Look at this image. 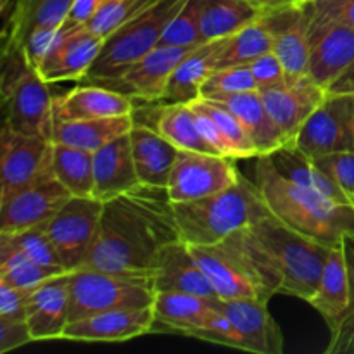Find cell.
I'll use <instances>...</instances> for the list:
<instances>
[{
    "mask_svg": "<svg viewBox=\"0 0 354 354\" xmlns=\"http://www.w3.org/2000/svg\"><path fill=\"white\" fill-rule=\"evenodd\" d=\"M268 161L272 162L273 168L287 178L289 182L296 185L306 187V189L317 190L324 194L328 199L335 201L341 204H353L348 194L342 192L334 180L328 178L324 173V169L311 159L310 156L304 154L303 151L296 147L294 144H286L282 147L275 149L273 152L266 154Z\"/></svg>",
    "mask_w": 354,
    "mask_h": 354,
    "instance_id": "cell-31",
    "label": "cell"
},
{
    "mask_svg": "<svg viewBox=\"0 0 354 354\" xmlns=\"http://www.w3.org/2000/svg\"><path fill=\"white\" fill-rule=\"evenodd\" d=\"M28 294H30V289H19V287L0 282V318L26 320Z\"/></svg>",
    "mask_w": 354,
    "mask_h": 354,
    "instance_id": "cell-47",
    "label": "cell"
},
{
    "mask_svg": "<svg viewBox=\"0 0 354 354\" xmlns=\"http://www.w3.org/2000/svg\"><path fill=\"white\" fill-rule=\"evenodd\" d=\"M327 92L337 95H354V62L327 86Z\"/></svg>",
    "mask_w": 354,
    "mask_h": 354,
    "instance_id": "cell-52",
    "label": "cell"
},
{
    "mask_svg": "<svg viewBox=\"0 0 354 354\" xmlns=\"http://www.w3.org/2000/svg\"><path fill=\"white\" fill-rule=\"evenodd\" d=\"M154 308L109 310L69 322L62 341L124 342L154 330Z\"/></svg>",
    "mask_w": 354,
    "mask_h": 354,
    "instance_id": "cell-20",
    "label": "cell"
},
{
    "mask_svg": "<svg viewBox=\"0 0 354 354\" xmlns=\"http://www.w3.org/2000/svg\"><path fill=\"white\" fill-rule=\"evenodd\" d=\"M106 0H73L64 24H88Z\"/></svg>",
    "mask_w": 354,
    "mask_h": 354,
    "instance_id": "cell-51",
    "label": "cell"
},
{
    "mask_svg": "<svg viewBox=\"0 0 354 354\" xmlns=\"http://www.w3.org/2000/svg\"><path fill=\"white\" fill-rule=\"evenodd\" d=\"M220 40L206 41L199 47L190 48L183 55L169 78L162 104H192L194 100L201 99L204 82L216 69Z\"/></svg>",
    "mask_w": 354,
    "mask_h": 354,
    "instance_id": "cell-30",
    "label": "cell"
},
{
    "mask_svg": "<svg viewBox=\"0 0 354 354\" xmlns=\"http://www.w3.org/2000/svg\"><path fill=\"white\" fill-rule=\"evenodd\" d=\"M218 306L220 299H209L189 292H156L152 304L156 324L189 337H194V334L204 327Z\"/></svg>",
    "mask_w": 354,
    "mask_h": 354,
    "instance_id": "cell-29",
    "label": "cell"
},
{
    "mask_svg": "<svg viewBox=\"0 0 354 354\" xmlns=\"http://www.w3.org/2000/svg\"><path fill=\"white\" fill-rule=\"evenodd\" d=\"M54 175L71 192L73 197H93L95 176H93V152L54 144L52 151Z\"/></svg>",
    "mask_w": 354,
    "mask_h": 354,
    "instance_id": "cell-37",
    "label": "cell"
},
{
    "mask_svg": "<svg viewBox=\"0 0 354 354\" xmlns=\"http://www.w3.org/2000/svg\"><path fill=\"white\" fill-rule=\"evenodd\" d=\"M6 121L12 130L52 140L54 97L38 69L28 66L17 78L2 85Z\"/></svg>",
    "mask_w": 354,
    "mask_h": 354,
    "instance_id": "cell-9",
    "label": "cell"
},
{
    "mask_svg": "<svg viewBox=\"0 0 354 354\" xmlns=\"http://www.w3.org/2000/svg\"><path fill=\"white\" fill-rule=\"evenodd\" d=\"M9 237L12 239L14 244H16L24 254H28L31 259L40 263V265L64 270L57 252H55L54 245H52L50 239H48L47 232H45V223L33 228H28V230L19 232V234L9 235Z\"/></svg>",
    "mask_w": 354,
    "mask_h": 354,
    "instance_id": "cell-43",
    "label": "cell"
},
{
    "mask_svg": "<svg viewBox=\"0 0 354 354\" xmlns=\"http://www.w3.org/2000/svg\"><path fill=\"white\" fill-rule=\"evenodd\" d=\"M263 12L249 0H203L201 33L204 41L220 40L254 23Z\"/></svg>",
    "mask_w": 354,
    "mask_h": 354,
    "instance_id": "cell-34",
    "label": "cell"
},
{
    "mask_svg": "<svg viewBox=\"0 0 354 354\" xmlns=\"http://www.w3.org/2000/svg\"><path fill=\"white\" fill-rule=\"evenodd\" d=\"M187 0H156L104 40L95 62L83 82L102 83L118 80L142 55L159 45L169 21Z\"/></svg>",
    "mask_w": 354,
    "mask_h": 354,
    "instance_id": "cell-5",
    "label": "cell"
},
{
    "mask_svg": "<svg viewBox=\"0 0 354 354\" xmlns=\"http://www.w3.org/2000/svg\"><path fill=\"white\" fill-rule=\"evenodd\" d=\"M133 124V114L95 118V120L57 121L54 124L52 142L95 152L106 144L113 142L114 138L130 133Z\"/></svg>",
    "mask_w": 354,
    "mask_h": 354,
    "instance_id": "cell-32",
    "label": "cell"
},
{
    "mask_svg": "<svg viewBox=\"0 0 354 354\" xmlns=\"http://www.w3.org/2000/svg\"><path fill=\"white\" fill-rule=\"evenodd\" d=\"M325 175L334 180L335 185L348 194L349 199L354 197V151L332 152L315 159Z\"/></svg>",
    "mask_w": 354,
    "mask_h": 354,
    "instance_id": "cell-45",
    "label": "cell"
},
{
    "mask_svg": "<svg viewBox=\"0 0 354 354\" xmlns=\"http://www.w3.org/2000/svg\"><path fill=\"white\" fill-rule=\"evenodd\" d=\"M130 142L135 169L142 185L166 189L180 149L166 140L158 130L140 123H135L131 128Z\"/></svg>",
    "mask_w": 354,
    "mask_h": 354,
    "instance_id": "cell-26",
    "label": "cell"
},
{
    "mask_svg": "<svg viewBox=\"0 0 354 354\" xmlns=\"http://www.w3.org/2000/svg\"><path fill=\"white\" fill-rule=\"evenodd\" d=\"M261 19L272 35V50L279 55L287 78L310 75L308 10L304 0L265 10Z\"/></svg>",
    "mask_w": 354,
    "mask_h": 354,
    "instance_id": "cell-18",
    "label": "cell"
},
{
    "mask_svg": "<svg viewBox=\"0 0 354 354\" xmlns=\"http://www.w3.org/2000/svg\"><path fill=\"white\" fill-rule=\"evenodd\" d=\"M102 211L104 203L97 197H71L45 223V232L66 272H75L86 261Z\"/></svg>",
    "mask_w": 354,
    "mask_h": 354,
    "instance_id": "cell-8",
    "label": "cell"
},
{
    "mask_svg": "<svg viewBox=\"0 0 354 354\" xmlns=\"http://www.w3.org/2000/svg\"><path fill=\"white\" fill-rule=\"evenodd\" d=\"M317 12L354 30V0H308Z\"/></svg>",
    "mask_w": 354,
    "mask_h": 354,
    "instance_id": "cell-50",
    "label": "cell"
},
{
    "mask_svg": "<svg viewBox=\"0 0 354 354\" xmlns=\"http://www.w3.org/2000/svg\"><path fill=\"white\" fill-rule=\"evenodd\" d=\"M194 111H196L197 124H199L201 131H203L204 137L207 138V142H209V144L213 145V147L216 149L221 156H227V158L235 159L234 149H232L230 142L227 140V137L223 135V131L220 130V127L216 124V121H214L209 114L204 113V111L197 109V107H194Z\"/></svg>",
    "mask_w": 354,
    "mask_h": 354,
    "instance_id": "cell-49",
    "label": "cell"
},
{
    "mask_svg": "<svg viewBox=\"0 0 354 354\" xmlns=\"http://www.w3.org/2000/svg\"><path fill=\"white\" fill-rule=\"evenodd\" d=\"M64 272L66 270L62 268L40 265L24 254L9 235L0 234V282L19 289H31Z\"/></svg>",
    "mask_w": 354,
    "mask_h": 354,
    "instance_id": "cell-36",
    "label": "cell"
},
{
    "mask_svg": "<svg viewBox=\"0 0 354 354\" xmlns=\"http://www.w3.org/2000/svg\"><path fill=\"white\" fill-rule=\"evenodd\" d=\"M71 197L54 171L47 173L0 203V234L14 235L47 223Z\"/></svg>",
    "mask_w": 354,
    "mask_h": 354,
    "instance_id": "cell-14",
    "label": "cell"
},
{
    "mask_svg": "<svg viewBox=\"0 0 354 354\" xmlns=\"http://www.w3.org/2000/svg\"><path fill=\"white\" fill-rule=\"evenodd\" d=\"M201 9L203 0H187L166 26L159 45L194 48L206 44L201 33Z\"/></svg>",
    "mask_w": 354,
    "mask_h": 354,
    "instance_id": "cell-39",
    "label": "cell"
},
{
    "mask_svg": "<svg viewBox=\"0 0 354 354\" xmlns=\"http://www.w3.org/2000/svg\"><path fill=\"white\" fill-rule=\"evenodd\" d=\"M156 0H106L86 26L100 37L107 38L114 30L130 21Z\"/></svg>",
    "mask_w": 354,
    "mask_h": 354,
    "instance_id": "cell-41",
    "label": "cell"
},
{
    "mask_svg": "<svg viewBox=\"0 0 354 354\" xmlns=\"http://www.w3.org/2000/svg\"><path fill=\"white\" fill-rule=\"evenodd\" d=\"M69 322L109 310H133L154 304L156 287L151 275L114 273L78 268L71 272Z\"/></svg>",
    "mask_w": 354,
    "mask_h": 354,
    "instance_id": "cell-6",
    "label": "cell"
},
{
    "mask_svg": "<svg viewBox=\"0 0 354 354\" xmlns=\"http://www.w3.org/2000/svg\"><path fill=\"white\" fill-rule=\"evenodd\" d=\"M182 241L190 245H214L249 227L272 211L258 183L241 176L235 185L190 203L173 204Z\"/></svg>",
    "mask_w": 354,
    "mask_h": 354,
    "instance_id": "cell-3",
    "label": "cell"
},
{
    "mask_svg": "<svg viewBox=\"0 0 354 354\" xmlns=\"http://www.w3.org/2000/svg\"><path fill=\"white\" fill-rule=\"evenodd\" d=\"M211 100L220 102L221 106L227 107L241 121L245 131L251 135L252 142L258 149V156H266L275 151V149L289 144L282 131H280V128L273 121V118L270 116L259 90L232 93V95L216 97V99Z\"/></svg>",
    "mask_w": 354,
    "mask_h": 354,
    "instance_id": "cell-28",
    "label": "cell"
},
{
    "mask_svg": "<svg viewBox=\"0 0 354 354\" xmlns=\"http://www.w3.org/2000/svg\"><path fill=\"white\" fill-rule=\"evenodd\" d=\"M282 282V292L310 303L332 248L304 237L272 213L248 227Z\"/></svg>",
    "mask_w": 354,
    "mask_h": 354,
    "instance_id": "cell-4",
    "label": "cell"
},
{
    "mask_svg": "<svg viewBox=\"0 0 354 354\" xmlns=\"http://www.w3.org/2000/svg\"><path fill=\"white\" fill-rule=\"evenodd\" d=\"M251 3H254L256 7L263 10H272V9H280V7L292 6V3H299L303 0H249Z\"/></svg>",
    "mask_w": 354,
    "mask_h": 354,
    "instance_id": "cell-53",
    "label": "cell"
},
{
    "mask_svg": "<svg viewBox=\"0 0 354 354\" xmlns=\"http://www.w3.org/2000/svg\"><path fill=\"white\" fill-rule=\"evenodd\" d=\"M71 272L59 273L31 287L26 301V322L35 341L62 339L69 324Z\"/></svg>",
    "mask_w": 354,
    "mask_h": 354,
    "instance_id": "cell-19",
    "label": "cell"
},
{
    "mask_svg": "<svg viewBox=\"0 0 354 354\" xmlns=\"http://www.w3.org/2000/svg\"><path fill=\"white\" fill-rule=\"evenodd\" d=\"M133 109V100L130 97L104 85L86 83L54 97V124L57 121L123 116L131 114Z\"/></svg>",
    "mask_w": 354,
    "mask_h": 354,
    "instance_id": "cell-24",
    "label": "cell"
},
{
    "mask_svg": "<svg viewBox=\"0 0 354 354\" xmlns=\"http://www.w3.org/2000/svg\"><path fill=\"white\" fill-rule=\"evenodd\" d=\"M220 308L244 341V351L256 354H282L283 335L268 311V303L254 299L221 301Z\"/></svg>",
    "mask_w": 354,
    "mask_h": 354,
    "instance_id": "cell-23",
    "label": "cell"
},
{
    "mask_svg": "<svg viewBox=\"0 0 354 354\" xmlns=\"http://www.w3.org/2000/svg\"><path fill=\"white\" fill-rule=\"evenodd\" d=\"M351 201H353V204H354V197H353V199H351Z\"/></svg>",
    "mask_w": 354,
    "mask_h": 354,
    "instance_id": "cell-54",
    "label": "cell"
},
{
    "mask_svg": "<svg viewBox=\"0 0 354 354\" xmlns=\"http://www.w3.org/2000/svg\"><path fill=\"white\" fill-rule=\"evenodd\" d=\"M256 183L273 216L315 242L335 248L354 235V204H341L283 178L266 156L256 161Z\"/></svg>",
    "mask_w": 354,
    "mask_h": 354,
    "instance_id": "cell-2",
    "label": "cell"
},
{
    "mask_svg": "<svg viewBox=\"0 0 354 354\" xmlns=\"http://www.w3.org/2000/svg\"><path fill=\"white\" fill-rule=\"evenodd\" d=\"M54 142L12 130L3 123L0 133V203L38 178L54 171Z\"/></svg>",
    "mask_w": 354,
    "mask_h": 354,
    "instance_id": "cell-10",
    "label": "cell"
},
{
    "mask_svg": "<svg viewBox=\"0 0 354 354\" xmlns=\"http://www.w3.org/2000/svg\"><path fill=\"white\" fill-rule=\"evenodd\" d=\"M194 337L201 339V341L213 342V344L228 346V348L242 349L244 351V341H242L241 334H239L235 325L232 324L230 318L227 317V313L220 306L207 318L204 327L194 334Z\"/></svg>",
    "mask_w": 354,
    "mask_h": 354,
    "instance_id": "cell-44",
    "label": "cell"
},
{
    "mask_svg": "<svg viewBox=\"0 0 354 354\" xmlns=\"http://www.w3.org/2000/svg\"><path fill=\"white\" fill-rule=\"evenodd\" d=\"M346 259H348L349 280H351V297L349 308L341 324L330 332L328 344L325 348L327 354H354V235L344 239Z\"/></svg>",
    "mask_w": 354,
    "mask_h": 354,
    "instance_id": "cell-42",
    "label": "cell"
},
{
    "mask_svg": "<svg viewBox=\"0 0 354 354\" xmlns=\"http://www.w3.org/2000/svg\"><path fill=\"white\" fill-rule=\"evenodd\" d=\"M241 176L227 156L180 151L166 190L173 204L190 203L235 185Z\"/></svg>",
    "mask_w": 354,
    "mask_h": 354,
    "instance_id": "cell-11",
    "label": "cell"
},
{
    "mask_svg": "<svg viewBox=\"0 0 354 354\" xmlns=\"http://www.w3.org/2000/svg\"><path fill=\"white\" fill-rule=\"evenodd\" d=\"M154 130L180 151L220 154L201 131L192 104H165L156 116Z\"/></svg>",
    "mask_w": 354,
    "mask_h": 354,
    "instance_id": "cell-33",
    "label": "cell"
},
{
    "mask_svg": "<svg viewBox=\"0 0 354 354\" xmlns=\"http://www.w3.org/2000/svg\"><path fill=\"white\" fill-rule=\"evenodd\" d=\"M192 106L204 111L206 114H209V116L216 121V124L220 127V130L223 131L227 140L230 142L232 149H234L235 159L258 158V149H256L251 135L245 131V128L242 127L241 121H239L227 107L221 106L216 100L204 99V97L194 100Z\"/></svg>",
    "mask_w": 354,
    "mask_h": 354,
    "instance_id": "cell-38",
    "label": "cell"
},
{
    "mask_svg": "<svg viewBox=\"0 0 354 354\" xmlns=\"http://www.w3.org/2000/svg\"><path fill=\"white\" fill-rule=\"evenodd\" d=\"M93 197L102 203L142 185L131 156L130 133L114 138L93 152Z\"/></svg>",
    "mask_w": 354,
    "mask_h": 354,
    "instance_id": "cell-25",
    "label": "cell"
},
{
    "mask_svg": "<svg viewBox=\"0 0 354 354\" xmlns=\"http://www.w3.org/2000/svg\"><path fill=\"white\" fill-rule=\"evenodd\" d=\"M248 66L249 69H251L252 76H254L256 83H258V88L275 85V83L282 82V80L287 78L286 69H283L279 55H277L273 50L259 55V57H256L254 61L249 62Z\"/></svg>",
    "mask_w": 354,
    "mask_h": 354,
    "instance_id": "cell-46",
    "label": "cell"
},
{
    "mask_svg": "<svg viewBox=\"0 0 354 354\" xmlns=\"http://www.w3.org/2000/svg\"><path fill=\"white\" fill-rule=\"evenodd\" d=\"M182 241L168 190L140 185L104 203L99 230L82 268L154 273L162 249Z\"/></svg>",
    "mask_w": 354,
    "mask_h": 354,
    "instance_id": "cell-1",
    "label": "cell"
},
{
    "mask_svg": "<svg viewBox=\"0 0 354 354\" xmlns=\"http://www.w3.org/2000/svg\"><path fill=\"white\" fill-rule=\"evenodd\" d=\"M270 50H272V35L259 17L230 37L221 38L216 54V69L248 66L256 57Z\"/></svg>",
    "mask_w": 354,
    "mask_h": 354,
    "instance_id": "cell-35",
    "label": "cell"
},
{
    "mask_svg": "<svg viewBox=\"0 0 354 354\" xmlns=\"http://www.w3.org/2000/svg\"><path fill=\"white\" fill-rule=\"evenodd\" d=\"M73 0H2V55L23 48L31 30L59 31Z\"/></svg>",
    "mask_w": 354,
    "mask_h": 354,
    "instance_id": "cell-21",
    "label": "cell"
},
{
    "mask_svg": "<svg viewBox=\"0 0 354 354\" xmlns=\"http://www.w3.org/2000/svg\"><path fill=\"white\" fill-rule=\"evenodd\" d=\"M251 90H258V83L249 66H232V68L214 69L204 82L201 97L216 99V97L251 92Z\"/></svg>",
    "mask_w": 354,
    "mask_h": 354,
    "instance_id": "cell-40",
    "label": "cell"
},
{
    "mask_svg": "<svg viewBox=\"0 0 354 354\" xmlns=\"http://www.w3.org/2000/svg\"><path fill=\"white\" fill-rule=\"evenodd\" d=\"M187 47L173 45H156L152 50L142 55L137 62L130 66L123 76L111 82L97 83L107 88H113L131 100L138 99L144 102H162L168 88V82L175 71L176 64L189 52Z\"/></svg>",
    "mask_w": 354,
    "mask_h": 354,
    "instance_id": "cell-17",
    "label": "cell"
},
{
    "mask_svg": "<svg viewBox=\"0 0 354 354\" xmlns=\"http://www.w3.org/2000/svg\"><path fill=\"white\" fill-rule=\"evenodd\" d=\"M311 159L354 151V95L328 93L292 140Z\"/></svg>",
    "mask_w": 354,
    "mask_h": 354,
    "instance_id": "cell-12",
    "label": "cell"
},
{
    "mask_svg": "<svg viewBox=\"0 0 354 354\" xmlns=\"http://www.w3.org/2000/svg\"><path fill=\"white\" fill-rule=\"evenodd\" d=\"M351 297V280H349L348 259L344 244L330 249L322 272L320 286L315 292L311 306L324 317L328 332L334 330L344 318Z\"/></svg>",
    "mask_w": 354,
    "mask_h": 354,
    "instance_id": "cell-27",
    "label": "cell"
},
{
    "mask_svg": "<svg viewBox=\"0 0 354 354\" xmlns=\"http://www.w3.org/2000/svg\"><path fill=\"white\" fill-rule=\"evenodd\" d=\"M33 342L26 320H3L0 318V354Z\"/></svg>",
    "mask_w": 354,
    "mask_h": 354,
    "instance_id": "cell-48",
    "label": "cell"
},
{
    "mask_svg": "<svg viewBox=\"0 0 354 354\" xmlns=\"http://www.w3.org/2000/svg\"><path fill=\"white\" fill-rule=\"evenodd\" d=\"M194 258L209 279L218 299H254L268 303L275 294L266 287L251 259L230 237L214 245H190Z\"/></svg>",
    "mask_w": 354,
    "mask_h": 354,
    "instance_id": "cell-7",
    "label": "cell"
},
{
    "mask_svg": "<svg viewBox=\"0 0 354 354\" xmlns=\"http://www.w3.org/2000/svg\"><path fill=\"white\" fill-rule=\"evenodd\" d=\"M258 90L270 116L289 144H292L301 127L327 97V88L318 85L310 75L286 78Z\"/></svg>",
    "mask_w": 354,
    "mask_h": 354,
    "instance_id": "cell-16",
    "label": "cell"
},
{
    "mask_svg": "<svg viewBox=\"0 0 354 354\" xmlns=\"http://www.w3.org/2000/svg\"><path fill=\"white\" fill-rule=\"evenodd\" d=\"M104 40L86 24H62L38 73L48 83L83 80L95 62Z\"/></svg>",
    "mask_w": 354,
    "mask_h": 354,
    "instance_id": "cell-15",
    "label": "cell"
},
{
    "mask_svg": "<svg viewBox=\"0 0 354 354\" xmlns=\"http://www.w3.org/2000/svg\"><path fill=\"white\" fill-rule=\"evenodd\" d=\"M152 280L156 292H189L218 299L209 279L183 241H175L162 249Z\"/></svg>",
    "mask_w": 354,
    "mask_h": 354,
    "instance_id": "cell-22",
    "label": "cell"
},
{
    "mask_svg": "<svg viewBox=\"0 0 354 354\" xmlns=\"http://www.w3.org/2000/svg\"><path fill=\"white\" fill-rule=\"evenodd\" d=\"M308 10L310 76L327 88L354 62V30L317 12L304 0Z\"/></svg>",
    "mask_w": 354,
    "mask_h": 354,
    "instance_id": "cell-13",
    "label": "cell"
}]
</instances>
